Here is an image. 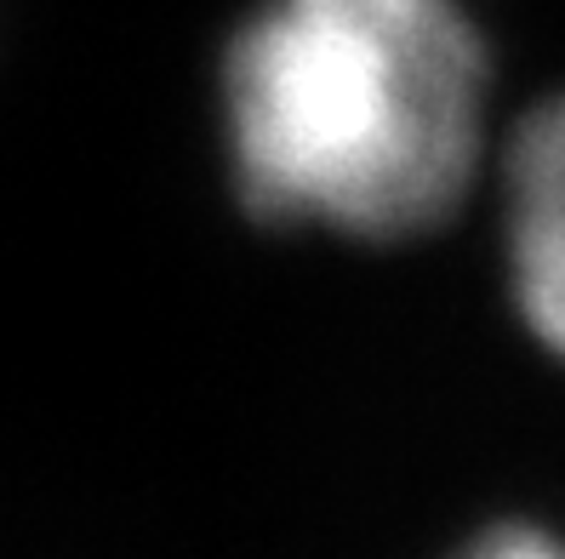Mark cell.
Listing matches in <instances>:
<instances>
[{
  "label": "cell",
  "instance_id": "obj_2",
  "mask_svg": "<svg viewBox=\"0 0 565 559\" xmlns=\"http://www.w3.org/2000/svg\"><path fill=\"white\" fill-rule=\"evenodd\" d=\"M503 251L525 325L565 359V92L520 120L503 154Z\"/></svg>",
  "mask_w": 565,
  "mask_h": 559
},
{
  "label": "cell",
  "instance_id": "obj_3",
  "mask_svg": "<svg viewBox=\"0 0 565 559\" xmlns=\"http://www.w3.org/2000/svg\"><path fill=\"white\" fill-rule=\"evenodd\" d=\"M462 559H565V542H554L543 531H525V525H509V531L480 537Z\"/></svg>",
  "mask_w": 565,
  "mask_h": 559
},
{
  "label": "cell",
  "instance_id": "obj_1",
  "mask_svg": "<svg viewBox=\"0 0 565 559\" xmlns=\"http://www.w3.org/2000/svg\"><path fill=\"white\" fill-rule=\"evenodd\" d=\"M486 138V52L457 0H263L223 57L241 201L360 240L457 212Z\"/></svg>",
  "mask_w": 565,
  "mask_h": 559
}]
</instances>
